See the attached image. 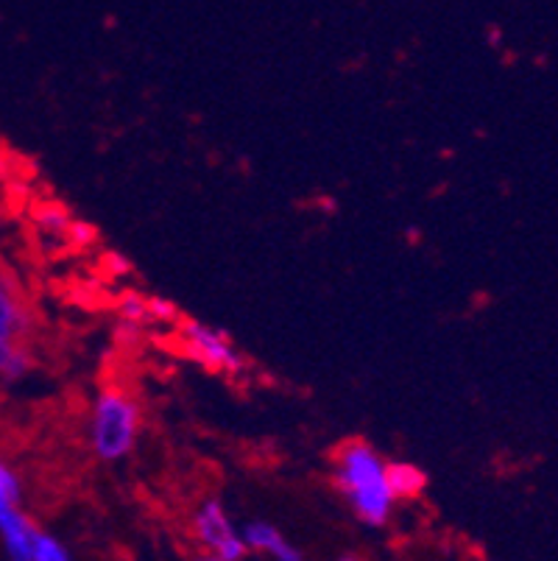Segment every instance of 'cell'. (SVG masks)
I'll use <instances>...</instances> for the list:
<instances>
[{
    "label": "cell",
    "mask_w": 558,
    "mask_h": 561,
    "mask_svg": "<svg viewBox=\"0 0 558 561\" xmlns=\"http://www.w3.org/2000/svg\"><path fill=\"white\" fill-rule=\"evenodd\" d=\"M332 481L363 523H388L397 503L388 486V461L368 442L350 438L338 447L332 458Z\"/></svg>",
    "instance_id": "1"
},
{
    "label": "cell",
    "mask_w": 558,
    "mask_h": 561,
    "mask_svg": "<svg viewBox=\"0 0 558 561\" xmlns=\"http://www.w3.org/2000/svg\"><path fill=\"white\" fill-rule=\"evenodd\" d=\"M143 431V408L123 386H104L87 413V445L104 463H121L135 453Z\"/></svg>",
    "instance_id": "2"
},
{
    "label": "cell",
    "mask_w": 558,
    "mask_h": 561,
    "mask_svg": "<svg viewBox=\"0 0 558 561\" xmlns=\"http://www.w3.org/2000/svg\"><path fill=\"white\" fill-rule=\"evenodd\" d=\"M176 335L182 350L187 352V358L202 364L204 369L227 377H243L249 371L246 355L224 330L204 324L198 319H184L176 324Z\"/></svg>",
    "instance_id": "3"
},
{
    "label": "cell",
    "mask_w": 558,
    "mask_h": 561,
    "mask_svg": "<svg viewBox=\"0 0 558 561\" xmlns=\"http://www.w3.org/2000/svg\"><path fill=\"white\" fill-rule=\"evenodd\" d=\"M193 528L204 548L213 550V556L224 561H240L246 556L243 534L232 525V519L224 512L221 500H204L193 517Z\"/></svg>",
    "instance_id": "4"
},
{
    "label": "cell",
    "mask_w": 558,
    "mask_h": 561,
    "mask_svg": "<svg viewBox=\"0 0 558 561\" xmlns=\"http://www.w3.org/2000/svg\"><path fill=\"white\" fill-rule=\"evenodd\" d=\"M39 528L18 508V503L0 506V542L7 548L9 561H34V542Z\"/></svg>",
    "instance_id": "5"
},
{
    "label": "cell",
    "mask_w": 558,
    "mask_h": 561,
    "mask_svg": "<svg viewBox=\"0 0 558 561\" xmlns=\"http://www.w3.org/2000/svg\"><path fill=\"white\" fill-rule=\"evenodd\" d=\"M34 333V313L20 297L14 283L0 285V344L7 341H29Z\"/></svg>",
    "instance_id": "6"
},
{
    "label": "cell",
    "mask_w": 558,
    "mask_h": 561,
    "mask_svg": "<svg viewBox=\"0 0 558 561\" xmlns=\"http://www.w3.org/2000/svg\"><path fill=\"white\" fill-rule=\"evenodd\" d=\"M243 542L249 550H260L269 556L271 561H305L299 550L288 542V539L269 523H249L243 530Z\"/></svg>",
    "instance_id": "7"
},
{
    "label": "cell",
    "mask_w": 558,
    "mask_h": 561,
    "mask_svg": "<svg viewBox=\"0 0 558 561\" xmlns=\"http://www.w3.org/2000/svg\"><path fill=\"white\" fill-rule=\"evenodd\" d=\"M388 486L397 500H411L424 492L428 476L411 461H388Z\"/></svg>",
    "instance_id": "8"
},
{
    "label": "cell",
    "mask_w": 558,
    "mask_h": 561,
    "mask_svg": "<svg viewBox=\"0 0 558 561\" xmlns=\"http://www.w3.org/2000/svg\"><path fill=\"white\" fill-rule=\"evenodd\" d=\"M34 366L29 341H7L0 344V380H20Z\"/></svg>",
    "instance_id": "9"
},
{
    "label": "cell",
    "mask_w": 558,
    "mask_h": 561,
    "mask_svg": "<svg viewBox=\"0 0 558 561\" xmlns=\"http://www.w3.org/2000/svg\"><path fill=\"white\" fill-rule=\"evenodd\" d=\"M34 561H73L70 559L68 548L59 542L56 537L39 530L37 542H34Z\"/></svg>",
    "instance_id": "10"
},
{
    "label": "cell",
    "mask_w": 558,
    "mask_h": 561,
    "mask_svg": "<svg viewBox=\"0 0 558 561\" xmlns=\"http://www.w3.org/2000/svg\"><path fill=\"white\" fill-rule=\"evenodd\" d=\"M20 497H23V486H20L18 472L0 458V506L3 503H20Z\"/></svg>",
    "instance_id": "11"
},
{
    "label": "cell",
    "mask_w": 558,
    "mask_h": 561,
    "mask_svg": "<svg viewBox=\"0 0 558 561\" xmlns=\"http://www.w3.org/2000/svg\"><path fill=\"white\" fill-rule=\"evenodd\" d=\"M338 561H357V559H355V556H341V559H338Z\"/></svg>",
    "instance_id": "12"
},
{
    "label": "cell",
    "mask_w": 558,
    "mask_h": 561,
    "mask_svg": "<svg viewBox=\"0 0 558 561\" xmlns=\"http://www.w3.org/2000/svg\"><path fill=\"white\" fill-rule=\"evenodd\" d=\"M202 561H224V559H218V556H209V559H202Z\"/></svg>",
    "instance_id": "13"
}]
</instances>
